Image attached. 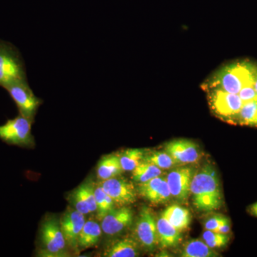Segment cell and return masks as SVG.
<instances>
[{
  "instance_id": "obj_11",
  "label": "cell",
  "mask_w": 257,
  "mask_h": 257,
  "mask_svg": "<svg viewBox=\"0 0 257 257\" xmlns=\"http://www.w3.org/2000/svg\"><path fill=\"white\" fill-rule=\"evenodd\" d=\"M137 192L152 204H163L170 201L171 193L167 177H157L143 183H139Z\"/></svg>"
},
{
  "instance_id": "obj_8",
  "label": "cell",
  "mask_w": 257,
  "mask_h": 257,
  "mask_svg": "<svg viewBox=\"0 0 257 257\" xmlns=\"http://www.w3.org/2000/svg\"><path fill=\"white\" fill-rule=\"evenodd\" d=\"M104 192L120 206L134 204L137 200V189L133 184L124 179L114 177L99 184Z\"/></svg>"
},
{
  "instance_id": "obj_6",
  "label": "cell",
  "mask_w": 257,
  "mask_h": 257,
  "mask_svg": "<svg viewBox=\"0 0 257 257\" xmlns=\"http://www.w3.org/2000/svg\"><path fill=\"white\" fill-rule=\"evenodd\" d=\"M135 239L141 247L152 251L159 244L157 220L152 209L143 207L135 225Z\"/></svg>"
},
{
  "instance_id": "obj_9",
  "label": "cell",
  "mask_w": 257,
  "mask_h": 257,
  "mask_svg": "<svg viewBox=\"0 0 257 257\" xmlns=\"http://www.w3.org/2000/svg\"><path fill=\"white\" fill-rule=\"evenodd\" d=\"M133 220V211L130 207L114 209L101 219V230L106 236H117L130 227Z\"/></svg>"
},
{
  "instance_id": "obj_17",
  "label": "cell",
  "mask_w": 257,
  "mask_h": 257,
  "mask_svg": "<svg viewBox=\"0 0 257 257\" xmlns=\"http://www.w3.org/2000/svg\"><path fill=\"white\" fill-rule=\"evenodd\" d=\"M101 225L93 219L86 221L79 236L78 248H88L96 246L100 240Z\"/></svg>"
},
{
  "instance_id": "obj_18",
  "label": "cell",
  "mask_w": 257,
  "mask_h": 257,
  "mask_svg": "<svg viewBox=\"0 0 257 257\" xmlns=\"http://www.w3.org/2000/svg\"><path fill=\"white\" fill-rule=\"evenodd\" d=\"M219 256L213 248L204 242V240L192 239L184 244L181 256L183 257H216Z\"/></svg>"
},
{
  "instance_id": "obj_28",
  "label": "cell",
  "mask_w": 257,
  "mask_h": 257,
  "mask_svg": "<svg viewBox=\"0 0 257 257\" xmlns=\"http://www.w3.org/2000/svg\"><path fill=\"white\" fill-rule=\"evenodd\" d=\"M230 230H231V224H230L229 221L221 226L216 232L221 233V234H228L230 232Z\"/></svg>"
},
{
  "instance_id": "obj_14",
  "label": "cell",
  "mask_w": 257,
  "mask_h": 257,
  "mask_svg": "<svg viewBox=\"0 0 257 257\" xmlns=\"http://www.w3.org/2000/svg\"><path fill=\"white\" fill-rule=\"evenodd\" d=\"M140 244L135 238L126 237L115 241L103 256L106 257H136L140 256Z\"/></svg>"
},
{
  "instance_id": "obj_22",
  "label": "cell",
  "mask_w": 257,
  "mask_h": 257,
  "mask_svg": "<svg viewBox=\"0 0 257 257\" xmlns=\"http://www.w3.org/2000/svg\"><path fill=\"white\" fill-rule=\"evenodd\" d=\"M234 124L257 128V101L243 105Z\"/></svg>"
},
{
  "instance_id": "obj_25",
  "label": "cell",
  "mask_w": 257,
  "mask_h": 257,
  "mask_svg": "<svg viewBox=\"0 0 257 257\" xmlns=\"http://www.w3.org/2000/svg\"><path fill=\"white\" fill-rule=\"evenodd\" d=\"M71 202L73 204L74 209L82 213L84 215H87L90 214L89 207H88L87 203L83 197L82 192L79 187L72 192V195L70 196Z\"/></svg>"
},
{
  "instance_id": "obj_20",
  "label": "cell",
  "mask_w": 257,
  "mask_h": 257,
  "mask_svg": "<svg viewBox=\"0 0 257 257\" xmlns=\"http://www.w3.org/2000/svg\"><path fill=\"white\" fill-rule=\"evenodd\" d=\"M145 153L140 149H128L119 155L120 163L123 171L133 172L140 163L143 162Z\"/></svg>"
},
{
  "instance_id": "obj_19",
  "label": "cell",
  "mask_w": 257,
  "mask_h": 257,
  "mask_svg": "<svg viewBox=\"0 0 257 257\" xmlns=\"http://www.w3.org/2000/svg\"><path fill=\"white\" fill-rule=\"evenodd\" d=\"M162 174V170L157 166L143 161L133 171V179L138 183H143L155 177H160Z\"/></svg>"
},
{
  "instance_id": "obj_5",
  "label": "cell",
  "mask_w": 257,
  "mask_h": 257,
  "mask_svg": "<svg viewBox=\"0 0 257 257\" xmlns=\"http://www.w3.org/2000/svg\"><path fill=\"white\" fill-rule=\"evenodd\" d=\"M15 101L20 114L35 121L39 108L43 100L37 97L32 90L28 82H17L5 88Z\"/></svg>"
},
{
  "instance_id": "obj_26",
  "label": "cell",
  "mask_w": 257,
  "mask_h": 257,
  "mask_svg": "<svg viewBox=\"0 0 257 257\" xmlns=\"http://www.w3.org/2000/svg\"><path fill=\"white\" fill-rule=\"evenodd\" d=\"M229 218L222 215H216L211 216L209 219L206 221L204 224V228L206 230H210V231H217L219 228L225 223L229 221Z\"/></svg>"
},
{
  "instance_id": "obj_29",
  "label": "cell",
  "mask_w": 257,
  "mask_h": 257,
  "mask_svg": "<svg viewBox=\"0 0 257 257\" xmlns=\"http://www.w3.org/2000/svg\"><path fill=\"white\" fill-rule=\"evenodd\" d=\"M247 211L250 215L257 217V202L250 205Z\"/></svg>"
},
{
  "instance_id": "obj_23",
  "label": "cell",
  "mask_w": 257,
  "mask_h": 257,
  "mask_svg": "<svg viewBox=\"0 0 257 257\" xmlns=\"http://www.w3.org/2000/svg\"><path fill=\"white\" fill-rule=\"evenodd\" d=\"M144 162L157 166L161 170H169L178 166V163L167 152L155 151L145 155Z\"/></svg>"
},
{
  "instance_id": "obj_21",
  "label": "cell",
  "mask_w": 257,
  "mask_h": 257,
  "mask_svg": "<svg viewBox=\"0 0 257 257\" xmlns=\"http://www.w3.org/2000/svg\"><path fill=\"white\" fill-rule=\"evenodd\" d=\"M96 203V214L97 218L101 220L112 209H114V202L101 188L100 185L94 189Z\"/></svg>"
},
{
  "instance_id": "obj_15",
  "label": "cell",
  "mask_w": 257,
  "mask_h": 257,
  "mask_svg": "<svg viewBox=\"0 0 257 257\" xmlns=\"http://www.w3.org/2000/svg\"><path fill=\"white\" fill-rule=\"evenodd\" d=\"M161 216L165 217L180 232L188 229L192 221V216L188 209L179 205L170 206Z\"/></svg>"
},
{
  "instance_id": "obj_3",
  "label": "cell",
  "mask_w": 257,
  "mask_h": 257,
  "mask_svg": "<svg viewBox=\"0 0 257 257\" xmlns=\"http://www.w3.org/2000/svg\"><path fill=\"white\" fill-rule=\"evenodd\" d=\"M40 237L42 246L40 256H67V241L61 228L60 221L55 216H47L42 221Z\"/></svg>"
},
{
  "instance_id": "obj_24",
  "label": "cell",
  "mask_w": 257,
  "mask_h": 257,
  "mask_svg": "<svg viewBox=\"0 0 257 257\" xmlns=\"http://www.w3.org/2000/svg\"><path fill=\"white\" fill-rule=\"evenodd\" d=\"M79 188L80 189L83 197L87 203L90 213L95 212L96 211V203L95 194H94V189H95L94 184L91 181H88V182L81 184Z\"/></svg>"
},
{
  "instance_id": "obj_16",
  "label": "cell",
  "mask_w": 257,
  "mask_h": 257,
  "mask_svg": "<svg viewBox=\"0 0 257 257\" xmlns=\"http://www.w3.org/2000/svg\"><path fill=\"white\" fill-rule=\"evenodd\" d=\"M96 172L98 179L101 181L117 177L123 172L119 156L112 154L102 157L98 164Z\"/></svg>"
},
{
  "instance_id": "obj_27",
  "label": "cell",
  "mask_w": 257,
  "mask_h": 257,
  "mask_svg": "<svg viewBox=\"0 0 257 257\" xmlns=\"http://www.w3.org/2000/svg\"><path fill=\"white\" fill-rule=\"evenodd\" d=\"M229 237V236L227 234H221V233L216 232V231H210V230H206L202 234V239L205 242L217 241V240L226 239Z\"/></svg>"
},
{
  "instance_id": "obj_13",
  "label": "cell",
  "mask_w": 257,
  "mask_h": 257,
  "mask_svg": "<svg viewBox=\"0 0 257 257\" xmlns=\"http://www.w3.org/2000/svg\"><path fill=\"white\" fill-rule=\"evenodd\" d=\"M158 243L162 247H175L181 240L180 231L161 216L157 220Z\"/></svg>"
},
{
  "instance_id": "obj_4",
  "label": "cell",
  "mask_w": 257,
  "mask_h": 257,
  "mask_svg": "<svg viewBox=\"0 0 257 257\" xmlns=\"http://www.w3.org/2000/svg\"><path fill=\"white\" fill-rule=\"evenodd\" d=\"M33 121L19 114L14 119H8L0 125V140L10 145L32 148L35 147V138L32 133Z\"/></svg>"
},
{
  "instance_id": "obj_2",
  "label": "cell",
  "mask_w": 257,
  "mask_h": 257,
  "mask_svg": "<svg viewBox=\"0 0 257 257\" xmlns=\"http://www.w3.org/2000/svg\"><path fill=\"white\" fill-rule=\"evenodd\" d=\"M26 67L21 53L9 42L0 40V87L28 82Z\"/></svg>"
},
{
  "instance_id": "obj_12",
  "label": "cell",
  "mask_w": 257,
  "mask_h": 257,
  "mask_svg": "<svg viewBox=\"0 0 257 257\" xmlns=\"http://www.w3.org/2000/svg\"><path fill=\"white\" fill-rule=\"evenodd\" d=\"M84 216L75 209H69L60 220L67 245L74 249L78 248L79 236L86 222Z\"/></svg>"
},
{
  "instance_id": "obj_1",
  "label": "cell",
  "mask_w": 257,
  "mask_h": 257,
  "mask_svg": "<svg viewBox=\"0 0 257 257\" xmlns=\"http://www.w3.org/2000/svg\"><path fill=\"white\" fill-rule=\"evenodd\" d=\"M193 204L199 211L210 212L221 207L223 195L215 169L206 165L193 176L190 186Z\"/></svg>"
},
{
  "instance_id": "obj_7",
  "label": "cell",
  "mask_w": 257,
  "mask_h": 257,
  "mask_svg": "<svg viewBox=\"0 0 257 257\" xmlns=\"http://www.w3.org/2000/svg\"><path fill=\"white\" fill-rule=\"evenodd\" d=\"M194 171L192 167H179L171 171L167 181L171 195L180 202H187L190 195V186Z\"/></svg>"
},
{
  "instance_id": "obj_10",
  "label": "cell",
  "mask_w": 257,
  "mask_h": 257,
  "mask_svg": "<svg viewBox=\"0 0 257 257\" xmlns=\"http://www.w3.org/2000/svg\"><path fill=\"white\" fill-rule=\"evenodd\" d=\"M167 152L178 165L197 163L201 159V152L197 144L186 139L172 140L166 145Z\"/></svg>"
}]
</instances>
